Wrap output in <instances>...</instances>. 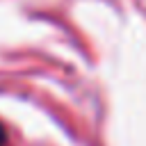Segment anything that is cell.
I'll list each match as a JSON object with an SVG mask.
<instances>
[{"mask_svg": "<svg viewBox=\"0 0 146 146\" xmlns=\"http://www.w3.org/2000/svg\"><path fill=\"white\" fill-rule=\"evenodd\" d=\"M5 139H7V135H5V130H2V125H0V146L5 144Z\"/></svg>", "mask_w": 146, "mask_h": 146, "instance_id": "1", "label": "cell"}]
</instances>
